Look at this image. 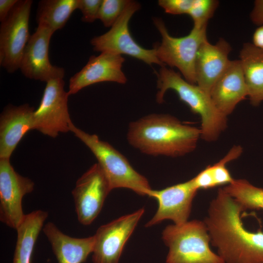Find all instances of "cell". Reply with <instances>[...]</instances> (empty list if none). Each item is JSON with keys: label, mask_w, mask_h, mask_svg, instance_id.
Wrapping results in <instances>:
<instances>
[{"label": "cell", "mask_w": 263, "mask_h": 263, "mask_svg": "<svg viewBox=\"0 0 263 263\" xmlns=\"http://www.w3.org/2000/svg\"><path fill=\"white\" fill-rule=\"evenodd\" d=\"M244 211L223 188H219L204 221L210 244L225 263H263V231L245 228L242 220Z\"/></svg>", "instance_id": "6da1fadb"}, {"label": "cell", "mask_w": 263, "mask_h": 263, "mask_svg": "<svg viewBox=\"0 0 263 263\" xmlns=\"http://www.w3.org/2000/svg\"><path fill=\"white\" fill-rule=\"evenodd\" d=\"M201 136L200 129L172 115L153 113L130 123L127 139L144 154L177 157L194 150Z\"/></svg>", "instance_id": "7a4b0ae2"}, {"label": "cell", "mask_w": 263, "mask_h": 263, "mask_svg": "<svg viewBox=\"0 0 263 263\" xmlns=\"http://www.w3.org/2000/svg\"><path fill=\"white\" fill-rule=\"evenodd\" d=\"M156 75L157 102L163 103L166 92L169 89L173 90L180 100L201 117V138L207 142L216 140L227 127V116L217 108L210 94L197 85L188 82L180 73L165 66L161 67Z\"/></svg>", "instance_id": "3957f363"}, {"label": "cell", "mask_w": 263, "mask_h": 263, "mask_svg": "<svg viewBox=\"0 0 263 263\" xmlns=\"http://www.w3.org/2000/svg\"><path fill=\"white\" fill-rule=\"evenodd\" d=\"M162 238L169 248L166 263H225L211 249L210 237L204 221L193 220L168 225Z\"/></svg>", "instance_id": "277c9868"}, {"label": "cell", "mask_w": 263, "mask_h": 263, "mask_svg": "<svg viewBox=\"0 0 263 263\" xmlns=\"http://www.w3.org/2000/svg\"><path fill=\"white\" fill-rule=\"evenodd\" d=\"M70 132L95 156L112 190L126 188L138 195L149 196L152 188L148 179L136 171L122 153L109 143L100 140L97 135L86 132L73 122L70 124Z\"/></svg>", "instance_id": "5b68a950"}, {"label": "cell", "mask_w": 263, "mask_h": 263, "mask_svg": "<svg viewBox=\"0 0 263 263\" xmlns=\"http://www.w3.org/2000/svg\"><path fill=\"white\" fill-rule=\"evenodd\" d=\"M153 22L161 36V42L154 47L158 59L165 66L177 68L188 82L196 84L195 61L198 51L207 39V27H193L184 37L169 35L162 19L153 18Z\"/></svg>", "instance_id": "8992f818"}, {"label": "cell", "mask_w": 263, "mask_h": 263, "mask_svg": "<svg viewBox=\"0 0 263 263\" xmlns=\"http://www.w3.org/2000/svg\"><path fill=\"white\" fill-rule=\"evenodd\" d=\"M140 7V4L130 0L124 11L106 33L94 37L91 40L94 51L116 55H125L151 65H165L158 59L154 48L147 49L140 45L132 36L129 24L133 15Z\"/></svg>", "instance_id": "52a82bcc"}, {"label": "cell", "mask_w": 263, "mask_h": 263, "mask_svg": "<svg viewBox=\"0 0 263 263\" xmlns=\"http://www.w3.org/2000/svg\"><path fill=\"white\" fill-rule=\"evenodd\" d=\"M33 1L19 0L0 26V65L8 73L19 69L30 37L29 22Z\"/></svg>", "instance_id": "ba28073f"}, {"label": "cell", "mask_w": 263, "mask_h": 263, "mask_svg": "<svg viewBox=\"0 0 263 263\" xmlns=\"http://www.w3.org/2000/svg\"><path fill=\"white\" fill-rule=\"evenodd\" d=\"M63 78L46 82L39 105L33 117L35 130L53 138L59 132L70 131V118L68 101L70 95L64 89Z\"/></svg>", "instance_id": "9c48e42d"}, {"label": "cell", "mask_w": 263, "mask_h": 263, "mask_svg": "<svg viewBox=\"0 0 263 263\" xmlns=\"http://www.w3.org/2000/svg\"><path fill=\"white\" fill-rule=\"evenodd\" d=\"M144 212L142 207L99 227L93 235V263H118L126 242Z\"/></svg>", "instance_id": "30bf717a"}, {"label": "cell", "mask_w": 263, "mask_h": 263, "mask_svg": "<svg viewBox=\"0 0 263 263\" xmlns=\"http://www.w3.org/2000/svg\"><path fill=\"white\" fill-rule=\"evenodd\" d=\"M112 190L107 177L97 163L78 179L72 194L80 223L88 225L93 223Z\"/></svg>", "instance_id": "8fae6325"}, {"label": "cell", "mask_w": 263, "mask_h": 263, "mask_svg": "<svg viewBox=\"0 0 263 263\" xmlns=\"http://www.w3.org/2000/svg\"><path fill=\"white\" fill-rule=\"evenodd\" d=\"M34 182L17 173L10 159H0V220L16 229L22 222V200L34 188Z\"/></svg>", "instance_id": "7c38bea8"}, {"label": "cell", "mask_w": 263, "mask_h": 263, "mask_svg": "<svg viewBox=\"0 0 263 263\" xmlns=\"http://www.w3.org/2000/svg\"><path fill=\"white\" fill-rule=\"evenodd\" d=\"M55 32L47 26L38 25L25 48L19 69L27 78L46 82L63 78L65 70L53 65L49 57L51 38Z\"/></svg>", "instance_id": "4fadbf2b"}, {"label": "cell", "mask_w": 263, "mask_h": 263, "mask_svg": "<svg viewBox=\"0 0 263 263\" xmlns=\"http://www.w3.org/2000/svg\"><path fill=\"white\" fill-rule=\"evenodd\" d=\"M198 190L192 179L160 190L152 189L148 196L157 201L158 208L145 226H151L165 220H170L175 225L188 221Z\"/></svg>", "instance_id": "5bb4252c"}, {"label": "cell", "mask_w": 263, "mask_h": 263, "mask_svg": "<svg viewBox=\"0 0 263 263\" xmlns=\"http://www.w3.org/2000/svg\"><path fill=\"white\" fill-rule=\"evenodd\" d=\"M125 58L121 55L102 52L92 56L80 71L69 80V94H74L87 86L102 82L125 84L127 78L122 70Z\"/></svg>", "instance_id": "9a60e30c"}, {"label": "cell", "mask_w": 263, "mask_h": 263, "mask_svg": "<svg viewBox=\"0 0 263 263\" xmlns=\"http://www.w3.org/2000/svg\"><path fill=\"white\" fill-rule=\"evenodd\" d=\"M231 49L229 43L223 38L215 44L207 39L199 48L195 66L196 85L209 94L231 61L228 56Z\"/></svg>", "instance_id": "2e32d148"}, {"label": "cell", "mask_w": 263, "mask_h": 263, "mask_svg": "<svg viewBox=\"0 0 263 263\" xmlns=\"http://www.w3.org/2000/svg\"><path fill=\"white\" fill-rule=\"evenodd\" d=\"M34 107L28 104L9 105L0 117V159H10L25 133L35 130Z\"/></svg>", "instance_id": "e0dca14e"}, {"label": "cell", "mask_w": 263, "mask_h": 263, "mask_svg": "<svg viewBox=\"0 0 263 263\" xmlns=\"http://www.w3.org/2000/svg\"><path fill=\"white\" fill-rule=\"evenodd\" d=\"M248 95L240 61L231 60L226 70L213 87L210 97L219 111L227 116Z\"/></svg>", "instance_id": "ac0fdd59"}, {"label": "cell", "mask_w": 263, "mask_h": 263, "mask_svg": "<svg viewBox=\"0 0 263 263\" xmlns=\"http://www.w3.org/2000/svg\"><path fill=\"white\" fill-rule=\"evenodd\" d=\"M42 230L58 263H82L93 252L94 236L72 237L63 233L52 222L46 223Z\"/></svg>", "instance_id": "d6986e66"}, {"label": "cell", "mask_w": 263, "mask_h": 263, "mask_svg": "<svg viewBox=\"0 0 263 263\" xmlns=\"http://www.w3.org/2000/svg\"><path fill=\"white\" fill-rule=\"evenodd\" d=\"M239 60L250 103L258 106L263 101V49L245 43L240 51Z\"/></svg>", "instance_id": "ffe728a7"}, {"label": "cell", "mask_w": 263, "mask_h": 263, "mask_svg": "<svg viewBox=\"0 0 263 263\" xmlns=\"http://www.w3.org/2000/svg\"><path fill=\"white\" fill-rule=\"evenodd\" d=\"M48 215L47 212L42 210L25 215L16 229L17 240L13 263H31L35 244Z\"/></svg>", "instance_id": "44dd1931"}, {"label": "cell", "mask_w": 263, "mask_h": 263, "mask_svg": "<svg viewBox=\"0 0 263 263\" xmlns=\"http://www.w3.org/2000/svg\"><path fill=\"white\" fill-rule=\"evenodd\" d=\"M78 0H41L37 11L38 25H44L55 32L66 24L74 11L77 9Z\"/></svg>", "instance_id": "7402d4cb"}, {"label": "cell", "mask_w": 263, "mask_h": 263, "mask_svg": "<svg viewBox=\"0 0 263 263\" xmlns=\"http://www.w3.org/2000/svg\"><path fill=\"white\" fill-rule=\"evenodd\" d=\"M223 189L243 208L244 210H263V188L256 187L246 179H234Z\"/></svg>", "instance_id": "603a6c76"}, {"label": "cell", "mask_w": 263, "mask_h": 263, "mask_svg": "<svg viewBox=\"0 0 263 263\" xmlns=\"http://www.w3.org/2000/svg\"><path fill=\"white\" fill-rule=\"evenodd\" d=\"M243 152L240 146H234L218 162L213 165H209L210 171L216 187L227 185L233 182L234 179L231 176L226 168L228 163L237 159Z\"/></svg>", "instance_id": "cb8c5ba5"}, {"label": "cell", "mask_w": 263, "mask_h": 263, "mask_svg": "<svg viewBox=\"0 0 263 263\" xmlns=\"http://www.w3.org/2000/svg\"><path fill=\"white\" fill-rule=\"evenodd\" d=\"M216 0H194L188 15L193 22V27L198 28L207 27L219 5Z\"/></svg>", "instance_id": "d4e9b609"}, {"label": "cell", "mask_w": 263, "mask_h": 263, "mask_svg": "<svg viewBox=\"0 0 263 263\" xmlns=\"http://www.w3.org/2000/svg\"><path fill=\"white\" fill-rule=\"evenodd\" d=\"M129 0H102L98 19L105 27H112L122 14Z\"/></svg>", "instance_id": "484cf974"}, {"label": "cell", "mask_w": 263, "mask_h": 263, "mask_svg": "<svg viewBox=\"0 0 263 263\" xmlns=\"http://www.w3.org/2000/svg\"><path fill=\"white\" fill-rule=\"evenodd\" d=\"M194 0H159L158 5L167 13L172 15L188 14Z\"/></svg>", "instance_id": "4316f807"}, {"label": "cell", "mask_w": 263, "mask_h": 263, "mask_svg": "<svg viewBox=\"0 0 263 263\" xmlns=\"http://www.w3.org/2000/svg\"><path fill=\"white\" fill-rule=\"evenodd\" d=\"M102 0H78L77 9L82 13V20L92 23L98 19Z\"/></svg>", "instance_id": "83f0119b"}, {"label": "cell", "mask_w": 263, "mask_h": 263, "mask_svg": "<svg viewBox=\"0 0 263 263\" xmlns=\"http://www.w3.org/2000/svg\"><path fill=\"white\" fill-rule=\"evenodd\" d=\"M191 179L195 188L198 190L200 189H207L216 187L209 166Z\"/></svg>", "instance_id": "f1b7e54d"}, {"label": "cell", "mask_w": 263, "mask_h": 263, "mask_svg": "<svg viewBox=\"0 0 263 263\" xmlns=\"http://www.w3.org/2000/svg\"><path fill=\"white\" fill-rule=\"evenodd\" d=\"M252 22L255 25H263V0H256L250 14Z\"/></svg>", "instance_id": "f546056e"}, {"label": "cell", "mask_w": 263, "mask_h": 263, "mask_svg": "<svg viewBox=\"0 0 263 263\" xmlns=\"http://www.w3.org/2000/svg\"><path fill=\"white\" fill-rule=\"evenodd\" d=\"M19 0H0V21H4Z\"/></svg>", "instance_id": "4dcf8cb0"}, {"label": "cell", "mask_w": 263, "mask_h": 263, "mask_svg": "<svg viewBox=\"0 0 263 263\" xmlns=\"http://www.w3.org/2000/svg\"><path fill=\"white\" fill-rule=\"evenodd\" d=\"M252 41L255 47L263 49V25L259 26L254 31Z\"/></svg>", "instance_id": "1f68e13d"}]
</instances>
